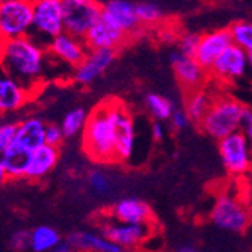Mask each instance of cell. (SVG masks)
I'll list each match as a JSON object with an SVG mask.
<instances>
[{
	"label": "cell",
	"mask_w": 252,
	"mask_h": 252,
	"mask_svg": "<svg viewBox=\"0 0 252 252\" xmlns=\"http://www.w3.org/2000/svg\"><path fill=\"white\" fill-rule=\"evenodd\" d=\"M45 65L47 52L32 35L0 42V68L32 94L45 73Z\"/></svg>",
	"instance_id": "cell-1"
},
{
	"label": "cell",
	"mask_w": 252,
	"mask_h": 252,
	"mask_svg": "<svg viewBox=\"0 0 252 252\" xmlns=\"http://www.w3.org/2000/svg\"><path fill=\"white\" fill-rule=\"evenodd\" d=\"M86 156L97 163H117L115 128L109 100L98 104L89 113L86 127L82 133Z\"/></svg>",
	"instance_id": "cell-2"
},
{
	"label": "cell",
	"mask_w": 252,
	"mask_h": 252,
	"mask_svg": "<svg viewBox=\"0 0 252 252\" xmlns=\"http://www.w3.org/2000/svg\"><path fill=\"white\" fill-rule=\"evenodd\" d=\"M246 107L233 97H215L207 115L199 124L201 130L218 142L236 131H240Z\"/></svg>",
	"instance_id": "cell-3"
},
{
	"label": "cell",
	"mask_w": 252,
	"mask_h": 252,
	"mask_svg": "<svg viewBox=\"0 0 252 252\" xmlns=\"http://www.w3.org/2000/svg\"><path fill=\"white\" fill-rule=\"evenodd\" d=\"M33 29V2L0 0V42L28 36Z\"/></svg>",
	"instance_id": "cell-4"
},
{
	"label": "cell",
	"mask_w": 252,
	"mask_h": 252,
	"mask_svg": "<svg viewBox=\"0 0 252 252\" xmlns=\"http://www.w3.org/2000/svg\"><path fill=\"white\" fill-rule=\"evenodd\" d=\"M210 220L223 231L243 233L249 226L251 212L240 198L231 193H220L212 207Z\"/></svg>",
	"instance_id": "cell-5"
},
{
	"label": "cell",
	"mask_w": 252,
	"mask_h": 252,
	"mask_svg": "<svg viewBox=\"0 0 252 252\" xmlns=\"http://www.w3.org/2000/svg\"><path fill=\"white\" fill-rule=\"evenodd\" d=\"M222 165L228 174L242 177L252 168V153L248 137L242 131H236L218 142Z\"/></svg>",
	"instance_id": "cell-6"
},
{
	"label": "cell",
	"mask_w": 252,
	"mask_h": 252,
	"mask_svg": "<svg viewBox=\"0 0 252 252\" xmlns=\"http://www.w3.org/2000/svg\"><path fill=\"white\" fill-rule=\"evenodd\" d=\"M62 3L65 32L83 39L101 17V3L94 0H63Z\"/></svg>",
	"instance_id": "cell-7"
},
{
	"label": "cell",
	"mask_w": 252,
	"mask_h": 252,
	"mask_svg": "<svg viewBox=\"0 0 252 252\" xmlns=\"http://www.w3.org/2000/svg\"><path fill=\"white\" fill-rule=\"evenodd\" d=\"M113 128H115V153L117 162H128L134 151L136 128L131 112L124 103L118 100H109Z\"/></svg>",
	"instance_id": "cell-8"
},
{
	"label": "cell",
	"mask_w": 252,
	"mask_h": 252,
	"mask_svg": "<svg viewBox=\"0 0 252 252\" xmlns=\"http://www.w3.org/2000/svg\"><path fill=\"white\" fill-rule=\"evenodd\" d=\"M151 225L153 223H123L106 216L98 222V233L123 249H128L141 245L151 234Z\"/></svg>",
	"instance_id": "cell-9"
},
{
	"label": "cell",
	"mask_w": 252,
	"mask_h": 252,
	"mask_svg": "<svg viewBox=\"0 0 252 252\" xmlns=\"http://www.w3.org/2000/svg\"><path fill=\"white\" fill-rule=\"evenodd\" d=\"M33 32L49 41L65 32L63 3L61 0H36L33 2Z\"/></svg>",
	"instance_id": "cell-10"
},
{
	"label": "cell",
	"mask_w": 252,
	"mask_h": 252,
	"mask_svg": "<svg viewBox=\"0 0 252 252\" xmlns=\"http://www.w3.org/2000/svg\"><path fill=\"white\" fill-rule=\"evenodd\" d=\"M249 68H252L249 63V55L233 44L231 47H228L220 55V58L216 61L209 73L215 79L228 83L243 79L249 71Z\"/></svg>",
	"instance_id": "cell-11"
},
{
	"label": "cell",
	"mask_w": 252,
	"mask_h": 252,
	"mask_svg": "<svg viewBox=\"0 0 252 252\" xmlns=\"http://www.w3.org/2000/svg\"><path fill=\"white\" fill-rule=\"evenodd\" d=\"M233 45L230 29H218L212 32H205L199 38L198 50L195 55L196 62L205 71H210L220 55Z\"/></svg>",
	"instance_id": "cell-12"
},
{
	"label": "cell",
	"mask_w": 252,
	"mask_h": 252,
	"mask_svg": "<svg viewBox=\"0 0 252 252\" xmlns=\"http://www.w3.org/2000/svg\"><path fill=\"white\" fill-rule=\"evenodd\" d=\"M47 52L53 58L59 59L61 62L70 65L73 68H77L86 58L89 49L85 39L63 32L49 41Z\"/></svg>",
	"instance_id": "cell-13"
},
{
	"label": "cell",
	"mask_w": 252,
	"mask_h": 252,
	"mask_svg": "<svg viewBox=\"0 0 252 252\" xmlns=\"http://www.w3.org/2000/svg\"><path fill=\"white\" fill-rule=\"evenodd\" d=\"M169 61L178 83L186 93L204 88L209 71H205L195 58H188L180 52H172Z\"/></svg>",
	"instance_id": "cell-14"
},
{
	"label": "cell",
	"mask_w": 252,
	"mask_h": 252,
	"mask_svg": "<svg viewBox=\"0 0 252 252\" xmlns=\"http://www.w3.org/2000/svg\"><path fill=\"white\" fill-rule=\"evenodd\" d=\"M89 50H115L128 39V36L112 25L103 15L83 38Z\"/></svg>",
	"instance_id": "cell-15"
},
{
	"label": "cell",
	"mask_w": 252,
	"mask_h": 252,
	"mask_svg": "<svg viewBox=\"0 0 252 252\" xmlns=\"http://www.w3.org/2000/svg\"><path fill=\"white\" fill-rule=\"evenodd\" d=\"M101 15L120 31H123L127 36L133 35L141 28L136 14V3L128 2V0H109V2L101 3Z\"/></svg>",
	"instance_id": "cell-16"
},
{
	"label": "cell",
	"mask_w": 252,
	"mask_h": 252,
	"mask_svg": "<svg viewBox=\"0 0 252 252\" xmlns=\"http://www.w3.org/2000/svg\"><path fill=\"white\" fill-rule=\"evenodd\" d=\"M115 56V50H89L83 62L74 68V80L80 85H91L112 65Z\"/></svg>",
	"instance_id": "cell-17"
},
{
	"label": "cell",
	"mask_w": 252,
	"mask_h": 252,
	"mask_svg": "<svg viewBox=\"0 0 252 252\" xmlns=\"http://www.w3.org/2000/svg\"><path fill=\"white\" fill-rule=\"evenodd\" d=\"M31 98V91L0 68V115L20 110Z\"/></svg>",
	"instance_id": "cell-18"
},
{
	"label": "cell",
	"mask_w": 252,
	"mask_h": 252,
	"mask_svg": "<svg viewBox=\"0 0 252 252\" xmlns=\"http://www.w3.org/2000/svg\"><path fill=\"white\" fill-rule=\"evenodd\" d=\"M109 216L123 223H153V212L150 205L139 198H123L112 205Z\"/></svg>",
	"instance_id": "cell-19"
},
{
	"label": "cell",
	"mask_w": 252,
	"mask_h": 252,
	"mask_svg": "<svg viewBox=\"0 0 252 252\" xmlns=\"http://www.w3.org/2000/svg\"><path fill=\"white\" fill-rule=\"evenodd\" d=\"M45 128H47V124L38 117H31L20 121L12 147L26 154L33 153L35 150L45 145Z\"/></svg>",
	"instance_id": "cell-20"
},
{
	"label": "cell",
	"mask_w": 252,
	"mask_h": 252,
	"mask_svg": "<svg viewBox=\"0 0 252 252\" xmlns=\"http://www.w3.org/2000/svg\"><path fill=\"white\" fill-rule=\"evenodd\" d=\"M61 151L59 148L42 145L41 148L35 150L28 156L26 168H25V178L28 180H41L47 174H50L59 162Z\"/></svg>",
	"instance_id": "cell-21"
},
{
	"label": "cell",
	"mask_w": 252,
	"mask_h": 252,
	"mask_svg": "<svg viewBox=\"0 0 252 252\" xmlns=\"http://www.w3.org/2000/svg\"><path fill=\"white\" fill-rule=\"evenodd\" d=\"M66 239L76 246L79 252H124L121 246L95 231H74Z\"/></svg>",
	"instance_id": "cell-22"
},
{
	"label": "cell",
	"mask_w": 252,
	"mask_h": 252,
	"mask_svg": "<svg viewBox=\"0 0 252 252\" xmlns=\"http://www.w3.org/2000/svg\"><path fill=\"white\" fill-rule=\"evenodd\" d=\"M215 101V97L210 95V93L207 89L199 88L195 91H190V93L186 94L185 98V109L186 113L189 115L190 121L196 126H199L202 123V120L207 115V112L210 110L212 104Z\"/></svg>",
	"instance_id": "cell-23"
},
{
	"label": "cell",
	"mask_w": 252,
	"mask_h": 252,
	"mask_svg": "<svg viewBox=\"0 0 252 252\" xmlns=\"http://www.w3.org/2000/svg\"><path fill=\"white\" fill-rule=\"evenodd\" d=\"M62 237L50 225H38L31 231V251L32 252H52Z\"/></svg>",
	"instance_id": "cell-24"
},
{
	"label": "cell",
	"mask_w": 252,
	"mask_h": 252,
	"mask_svg": "<svg viewBox=\"0 0 252 252\" xmlns=\"http://www.w3.org/2000/svg\"><path fill=\"white\" fill-rule=\"evenodd\" d=\"M145 107L151 113L154 121H169L172 113L175 112V104L171 98L157 94V93H150L145 97Z\"/></svg>",
	"instance_id": "cell-25"
},
{
	"label": "cell",
	"mask_w": 252,
	"mask_h": 252,
	"mask_svg": "<svg viewBox=\"0 0 252 252\" xmlns=\"http://www.w3.org/2000/svg\"><path fill=\"white\" fill-rule=\"evenodd\" d=\"M88 118H89V113L83 107H74L71 110H68L61 123L65 137H73V136L83 133Z\"/></svg>",
	"instance_id": "cell-26"
},
{
	"label": "cell",
	"mask_w": 252,
	"mask_h": 252,
	"mask_svg": "<svg viewBox=\"0 0 252 252\" xmlns=\"http://www.w3.org/2000/svg\"><path fill=\"white\" fill-rule=\"evenodd\" d=\"M228 29H230L233 44L240 47L245 53L251 56L252 55V21L239 20V21H234Z\"/></svg>",
	"instance_id": "cell-27"
},
{
	"label": "cell",
	"mask_w": 252,
	"mask_h": 252,
	"mask_svg": "<svg viewBox=\"0 0 252 252\" xmlns=\"http://www.w3.org/2000/svg\"><path fill=\"white\" fill-rule=\"evenodd\" d=\"M28 156L29 154L20 151L18 148L11 147L2 157H0L6 168L9 178H25V168H26Z\"/></svg>",
	"instance_id": "cell-28"
},
{
	"label": "cell",
	"mask_w": 252,
	"mask_h": 252,
	"mask_svg": "<svg viewBox=\"0 0 252 252\" xmlns=\"http://www.w3.org/2000/svg\"><path fill=\"white\" fill-rule=\"evenodd\" d=\"M136 14L141 26H154L165 17V9L156 2H139L136 3Z\"/></svg>",
	"instance_id": "cell-29"
},
{
	"label": "cell",
	"mask_w": 252,
	"mask_h": 252,
	"mask_svg": "<svg viewBox=\"0 0 252 252\" xmlns=\"http://www.w3.org/2000/svg\"><path fill=\"white\" fill-rule=\"evenodd\" d=\"M89 188L93 189L97 195H106L112 189V180L110 177L101 169H93L88 174Z\"/></svg>",
	"instance_id": "cell-30"
},
{
	"label": "cell",
	"mask_w": 252,
	"mask_h": 252,
	"mask_svg": "<svg viewBox=\"0 0 252 252\" xmlns=\"http://www.w3.org/2000/svg\"><path fill=\"white\" fill-rule=\"evenodd\" d=\"M199 38L201 35L198 33H192V32H186L181 33L178 41H177V47L181 55H185L188 58H195L196 50H198V44H199Z\"/></svg>",
	"instance_id": "cell-31"
},
{
	"label": "cell",
	"mask_w": 252,
	"mask_h": 252,
	"mask_svg": "<svg viewBox=\"0 0 252 252\" xmlns=\"http://www.w3.org/2000/svg\"><path fill=\"white\" fill-rule=\"evenodd\" d=\"M18 123H0V157L15 142Z\"/></svg>",
	"instance_id": "cell-32"
},
{
	"label": "cell",
	"mask_w": 252,
	"mask_h": 252,
	"mask_svg": "<svg viewBox=\"0 0 252 252\" xmlns=\"http://www.w3.org/2000/svg\"><path fill=\"white\" fill-rule=\"evenodd\" d=\"M63 139H65V134L59 124H53V123L47 124V128H45V144L55 148H59Z\"/></svg>",
	"instance_id": "cell-33"
},
{
	"label": "cell",
	"mask_w": 252,
	"mask_h": 252,
	"mask_svg": "<svg viewBox=\"0 0 252 252\" xmlns=\"http://www.w3.org/2000/svg\"><path fill=\"white\" fill-rule=\"evenodd\" d=\"M11 246L17 252H23L26 249H31V231L28 230H18L11 237Z\"/></svg>",
	"instance_id": "cell-34"
},
{
	"label": "cell",
	"mask_w": 252,
	"mask_h": 252,
	"mask_svg": "<svg viewBox=\"0 0 252 252\" xmlns=\"http://www.w3.org/2000/svg\"><path fill=\"white\" fill-rule=\"evenodd\" d=\"M169 123H171L172 128H175L178 131L186 130L192 124V121H190V118H189V115L186 113L185 109H175V112L172 113Z\"/></svg>",
	"instance_id": "cell-35"
},
{
	"label": "cell",
	"mask_w": 252,
	"mask_h": 252,
	"mask_svg": "<svg viewBox=\"0 0 252 252\" xmlns=\"http://www.w3.org/2000/svg\"><path fill=\"white\" fill-rule=\"evenodd\" d=\"M240 131L248 137V141L252 142V110L246 107L245 115H243V121H242V128Z\"/></svg>",
	"instance_id": "cell-36"
},
{
	"label": "cell",
	"mask_w": 252,
	"mask_h": 252,
	"mask_svg": "<svg viewBox=\"0 0 252 252\" xmlns=\"http://www.w3.org/2000/svg\"><path fill=\"white\" fill-rule=\"evenodd\" d=\"M151 134L154 141H163L166 136V128L162 121H154L151 127Z\"/></svg>",
	"instance_id": "cell-37"
},
{
	"label": "cell",
	"mask_w": 252,
	"mask_h": 252,
	"mask_svg": "<svg viewBox=\"0 0 252 252\" xmlns=\"http://www.w3.org/2000/svg\"><path fill=\"white\" fill-rule=\"evenodd\" d=\"M52 252H79V251L76 249V246L68 239H62V242Z\"/></svg>",
	"instance_id": "cell-38"
},
{
	"label": "cell",
	"mask_w": 252,
	"mask_h": 252,
	"mask_svg": "<svg viewBox=\"0 0 252 252\" xmlns=\"http://www.w3.org/2000/svg\"><path fill=\"white\" fill-rule=\"evenodd\" d=\"M160 38H162L165 42H177L178 41V38H180V35L177 33V32H174V31H171V29H165V31H162L160 32Z\"/></svg>",
	"instance_id": "cell-39"
},
{
	"label": "cell",
	"mask_w": 252,
	"mask_h": 252,
	"mask_svg": "<svg viewBox=\"0 0 252 252\" xmlns=\"http://www.w3.org/2000/svg\"><path fill=\"white\" fill-rule=\"evenodd\" d=\"M8 180H9V175L6 172V168L2 162V158H0V188H2Z\"/></svg>",
	"instance_id": "cell-40"
},
{
	"label": "cell",
	"mask_w": 252,
	"mask_h": 252,
	"mask_svg": "<svg viewBox=\"0 0 252 252\" xmlns=\"http://www.w3.org/2000/svg\"><path fill=\"white\" fill-rule=\"evenodd\" d=\"M175 252H199L193 245H180Z\"/></svg>",
	"instance_id": "cell-41"
},
{
	"label": "cell",
	"mask_w": 252,
	"mask_h": 252,
	"mask_svg": "<svg viewBox=\"0 0 252 252\" xmlns=\"http://www.w3.org/2000/svg\"><path fill=\"white\" fill-rule=\"evenodd\" d=\"M251 144V153H252V142H249Z\"/></svg>",
	"instance_id": "cell-42"
}]
</instances>
